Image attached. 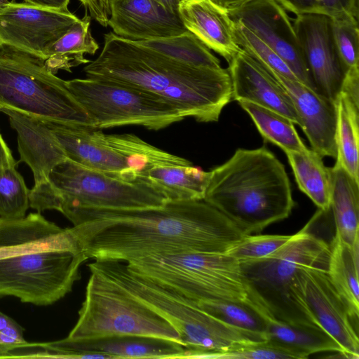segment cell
I'll return each mask as SVG.
<instances>
[{
    "instance_id": "6da1fadb",
    "label": "cell",
    "mask_w": 359,
    "mask_h": 359,
    "mask_svg": "<svg viewBox=\"0 0 359 359\" xmlns=\"http://www.w3.org/2000/svg\"><path fill=\"white\" fill-rule=\"evenodd\" d=\"M66 217L87 259L128 262L154 255L225 253L245 236L204 200L133 209L82 208Z\"/></svg>"
},
{
    "instance_id": "7a4b0ae2",
    "label": "cell",
    "mask_w": 359,
    "mask_h": 359,
    "mask_svg": "<svg viewBox=\"0 0 359 359\" xmlns=\"http://www.w3.org/2000/svg\"><path fill=\"white\" fill-rule=\"evenodd\" d=\"M86 77L134 87L170 102L198 122L218 121L233 100L228 69L189 65L109 32L98 57L84 67Z\"/></svg>"
},
{
    "instance_id": "3957f363",
    "label": "cell",
    "mask_w": 359,
    "mask_h": 359,
    "mask_svg": "<svg viewBox=\"0 0 359 359\" xmlns=\"http://www.w3.org/2000/svg\"><path fill=\"white\" fill-rule=\"evenodd\" d=\"M86 260L69 229L40 212L0 218V297L52 304L72 291Z\"/></svg>"
},
{
    "instance_id": "277c9868",
    "label": "cell",
    "mask_w": 359,
    "mask_h": 359,
    "mask_svg": "<svg viewBox=\"0 0 359 359\" xmlns=\"http://www.w3.org/2000/svg\"><path fill=\"white\" fill-rule=\"evenodd\" d=\"M203 200L245 235L287 218L295 204L284 165L264 147L238 149L210 170Z\"/></svg>"
},
{
    "instance_id": "5b68a950",
    "label": "cell",
    "mask_w": 359,
    "mask_h": 359,
    "mask_svg": "<svg viewBox=\"0 0 359 359\" xmlns=\"http://www.w3.org/2000/svg\"><path fill=\"white\" fill-rule=\"evenodd\" d=\"M311 224V219L271 254L239 262L248 299L252 304L278 320L320 327L296 285L297 274L302 269H327L330 243L309 231Z\"/></svg>"
},
{
    "instance_id": "8992f818",
    "label": "cell",
    "mask_w": 359,
    "mask_h": 359,
    "mask_svg": "<svg viewBox=\"0 0 359 359\" xmlns=\"http://www.w3.org/2000/svg\"><path fill=\"white\" fill-rule=\"evenodd\" d=\"M88 267L166 319L180 335L186 349L184 358H198L204 353L265 341L260 336L211 315L196 302L133 273L124 262L95 260Z\"/></svg>"
},
{
    "instance_id": "52a82bcc",
    "label": "cell",
    "mask_w": 359,
    "mask_h": 359,
    "mask_svg": "<svg viewBox=\"0 0 359 359\" xmlns=\"http://www.w3.org/2000/svg\"><path fill=\"white\" fill-rule=\"evenodd\" d=\"M166 201L148 184L126 181L69 159L57 165L46 182L29 190V207L38 212L55 210L65 217L82 208H142Z\"/></svg>"
},
{
    "instance_id": "ba28073f",
    "label": "cell",
    "mask_w": 359,
    "mask_h": 359,
    "mask_svg": "<svg viewBox=\"0 0 359 359\" xmlns=\"http://www.w3.org/2000/svg\"><path fill=\"white\" fill-rule=\"evenodd\" d=\"M4 109L95 128L66 81L55 76L44 60L0 46V112Z\"/></svg>"
},
{
    "instance_id": "9c48e42d",
    "label": "cell",
    "mask_w": 359,
    "mask_h": 359,
    "mask_svg": "<svg viewBox=\"0 0 359 359\" xmlns=\"http://www.w3.org/2000/svg\"><path fill=\"white\" fill-rule=\"evenodd\" d=\"M126 264L133 273L196 302L248 300L240 262L226 253L154 255Z\"/></svg>"
},
{
    "instance_id": "30bf717a",
    "label": "cell",
    "mask_w": 359,
    "mask_h": 359,
    "mask_svg": "<svg viewBox=\"0 0 359 359\" xmlns=\"http://www.w3.org/2000/svg\"><path fill=\"white\" fill-rule=\"evenodd\" d=\"M90 271L78 320L67 338L130 334L181 344L179 332L163 316L103 275L93 269Z\"/></svg>"
},
{
    "instance_id": "8fae6325",
    "label": "cell",
    "mask_w": 359,
    "mask_h": 359,
    "mask_svg": "<svg viewBox=\"0 0 359 359\" xmlns=\"http://www.w3.org/2000/svg\"><path fill=\"white\" fill-rule=\"evenodd\" d=\"M66 83L95 127L100 130L135 125L158 130L187 117L165 100L129 86L88 77Z\"/></svg>"
},
{
    "instance_id": "7c38bea8",
    "label": "cell",
    "mask_w": 359,
    "mask_h": 359,
    "mask_svg": "<svg viewBox=\"0 0 359 359\" xmlns=\"http://www.w3.org/2000/svg\"><path fill=\"white\" fill-rule=\"evenodd\" d=\"M79 20L69 10L9 2L0 7V46L45 60L48 48Z\"/></svg>"
},
{
    "instance_id": "4fadbf2b",
    "label": "cell",
    "mask_w": 359,
    "mask_h": 359,
    "mask_svg": "<svg viewBox=\"0 0 359 359\" xmlns=\"http://www.w3.org/2000/svg\"><path fill=\"white\" fill-rule=\"evenodd\" d=\"M231 19L255 33L288 65L297 79L318 92L304 60L293 25L276 0H250L227 10Z\"/></svg>"
},
{
    "instance_id": "5bb4252c",
    "label": "cell",
    "mask_w": 359,
    "mask_h": 359,
    "mask_svg": "<svg viewBox=\"0 0 359 359\" xmlns=\"http://www.w3.org/2000/svg\"><path fill=\"white\" fill-rule=\"evenodd\" d=\"M43 358H184L180 342L163 338L116 334L41 343Z\"/></svg>"
},
{
    "instance_id": "9a60e30c",
    "label": "cell",
    "mask_w": 359,
    "mask_h": 359,
    "mask_svg": "<svg viewBox=\"0 0 359 359\" xmlns=\"http://www.w3.org/2000/svg\"><path fill=\"white\" fill-rule=\"evenodd\" d=\"M327 269L304 268L297 274L296 285L319 326L340 346L348 358H359V339L348 305L337 291Z\"/></svg>"
},
{
    "instance_id": "2e32d148",
    "label": "cell",
    "mask_w": 359,
    "mask_h": 359,
    "mask_svg": "<svg viewBox=\"0 0 359 359\" xmlns=\"http://www.w3.org/2000/svg\"><path fill=\"white\" fill-rule=\"evenodd\" d=\"M292 25L317 90L335 102L346 70L334 43L330 18L319 14L297 15Z\"/></svg>"
},
{
    "instance_id": "e0dca14e",
    "label": "cell",
    "mask_w": 359,
    "mask_h": 359,
    "mask_svg": "<svg viewBox=\"0 0 359 359\" xmlns=\"http://www.w3.org/2000/svg\"><path fill=\"white\" fill-rule=\"evenodd\" d=\"M264 68L290 95L300 118V127L306 135L311 149L322 157L336 158L337 113L334 102L299 81Z\"/></svg>"
},
{
    "instance_id": "ac0fdd59",
    "label": "cell",
    "mask_w": 359,
    "mask_h": 359,
    "mask_svg": "<svg viewBox=\"0 0 359 359\" xmlns=\"http://www.w3.org/2000/svg\"><path fill=\"white\" fill-rule=\"evenodd\" d=\"M108 26L131 41L166 38L188 30L179 14L154 0H110Z\"/></svg>"
},
{
    "instance_id": "d6986e66",
    "label": "cell",
    "mask_w": 359,
    "mask_h": 359,
    "mask_svg": "<svg viewBox=\"0 0 359 359\" xmlns=\"http://www.w3.org/2000/svg\"><path fill=\"white\" fill-rule=\"evenodd\" d=\"M233 100L270 109L301 126L292 100L285 88L255 59L242 48L229 62Z\"/></svg>"
},
{
    "instance_id": "ffe728a7",
    "label": "cell",
    "mask_w": 359,
    "mask_h": 359,
    "mask_svg": "<svg viewBox=\"0 0 359 359\" xmlns=\"http://www.w3.org/2000/svg\"><path fill=\"white\" fill-rule=\"evenodd\" d=\"M1 112L17 133L20 160L31 168L34 185L46 182L53 169L67 159L54 133L43 119L11 109Z\"/></svg>"
},
{
    "instance_id": "44dd1931",
    "label": "cell",
    "mask_w": 359,
    "mask_h": 359,
    "mask_svg": "<svg viewBox=\"0 0 359 359\" xmlns=\"http://www.w3.org/2000/svg\"><path fill=\"white\" fill-rule=\"evenodd\" d=\"M43 121L54 133L67 159L122 179L128 168L126 158L97 137L96 128L49 120Z\"/></svg>"
},
{
    "instance_id": "7402d4cb",
    "label": "cell",
    "mask_w": 359,
    "mask_h": 359,
    "mask_svg": "<svg viewBox=\"0 0 359 359\" xmlns=\"http://www.w3.org/2000/svg\"><path fill=\"white\" fill-rule=\"evenodd\" d=\"M179 16L188 31L229 63L241 49L233 34L228 11L211 0H184Z\"/></svg>"
},
{
    "instance_id": "603a6c76",
    "label": "cell",
    "mask_w": 359,
    "mask_h": 359,
    "mask_svg": "<svg viewBox=\"0 0 359 359\" xmlns=\"http://www.w3.org/2000/svg\"><path fill=\"white\" fill-rule=\"evenodd\" d=\"M210 176V171L194 167L177 156L137 172L134 181L151 186L167 201L203 200Z\"/></svg>"
},
{
    "instance_id": "cb8c5ba5",
    "label": "cell",
    "mask_w": 359,
    "mask_h": 359,
    "mask_svg": "<svg viewBox=\"0 0 359 359\" xmlns=\"http://www.w3.org/2000/svg\"><path fill=\"white\" fill-rule=\"evenodd\" d=\"M252 308L265 320L267 341L292 353L296 359L307 358L320 352L344 353L339 344L320 327L287 323L273 318L257 306Z\"/></svg>"
},
{
    "instance_id": "d4e9b609",
    "label": "cell",
    "mask_w": 359,
    "mask_h": 359,
    "mask_svg": "<svg viewBox=\"0 0 359 359\" xmlns=\"http://www.w3.org/2000/svg\"><path fill=\"white\" fill-rule=\"evenodd\" d=\"M330 170V209L335 233L343 242L353 246L359 240V182L337 159Z\"/></svg>"
},
{
    "instance_id": "484cf974",
    "label": "cell",
    "mask_w": 359,
    "mask_h": 359,
    "mask_svg": "<svg viewBox=\"0 0 359 359\" xmlns=\"http://www.w3.org/2000/svg\"><path fill=\"white\" fill-rule=\"evenodd\" d=\"M327 275L353 316L359 314V240L353 246L335 235L330 243Z\"/></svg>"
},
{
    "instance_id": "4316f807",
    "label": "cell",
    "mask_w": 359,
    "mask_h": 359,
    "mask_svg": "<svg viewBox=\"0 0 359 359\" xmlns=\"http://www.w3.org/2000/svg\"><path fill=\"white\" fill-rule=\"evenodd\" d=\"M90 20L86 13L48 48L44 61L53 73L60 69L71 72L72 67L90 62L84 55H94L99 48L90 32Z\"/></svg>"
},
{
    "instance_id": "83f0119b",
    "label": "cell",
    "mask_w": 359,
    "mask_h": 359,
    "mask_svg": "<svg viewBox=\"0 0 359 359\" xmlns=\"http://www.w3.org/2000/svg\"><path fill=\"white\" fill-rule=\"evenodd\" d=\"M299 189L320 210L330 209L331 179L330 168L323 157L313 149L285 151Z\"/></svg>"
},
{
    "instance_id": "f1b7e54d",
    "label": "cell",
    "mask_w": 359,
    "mask_h": 359,
    "mask_svg": "<svg viewBox=\"0 0 359 359\" xmlns=\"http://www.w3.org/2000/svg\"><path fill=\"white\" fill-rule=\"evenodd\" d=\"M334 103L337 113L336 159L359 182V102L340 91Z\"/></svg>"
},
{
    "instance_id": "f546056e",
    "label": "cell",
    "mask_w": 359,
    "mask_h": 359,
    "mask_svg": "<svg viewBox=\"0 0 359 359\" xmlns=\"http://www.w3.org/2000/svg\"><path fill=\"white\" fill-rule=\"evenodd\" d=\"M249 114L262 136L285 151H304L308 148L302 141L294 123L270 109L247 101H238Z\"/></svg>"
},
{
    "instance_id": "4dcf8cb0",
    "label": "cell",
    "mask_w": 359,
    "mask_h": 359,
    "mask_svg": "<svg viewBox=\"0 0 359 359\" xmlns=\"http://www.w3.org/2000/svg\"><path fill=\"white\" fill-rule=\"evenodd\" d=\"M179 62L196 67L220 68V62L194 34L135 41Z\"/></svg>"
},
{
    "instance_id": "1f68e13d",
    "label": "cell",
    "mask_w": 359,
    "mask_h": 359,
    "mask_svg": "<svg viewBox=\"0 0 359 359\" xmlns=\"http://www.w3.org/2000/svg\"><path fill=\"white\" fill-rule=\"evenodd\" d=\"M196 303L203 310L225 323L260 336L267 341L265 320L247 304L226 300Z\"/></svg>"
},
{
    "instance_id": "d6a6232c",
    "label": "cell",
    "mask_w": 359,
    "mask_h": 359,
    "mask_svg": "<svg viewBox=\"0 0 359 359\" xmlns=\"http://www.w3.org/2000/svg\"><path fill=\"white\" fill-rule=\"evenodd\" d=\"M15 167L0 172V218L23 217L29 207V190Z\"/></svg>"
},
{
    "instance_id": "836d02e7",
    "label": "cell",
    "mask_w": 359,
    "mask_h": 359,
    "mask_svg": "<svg viewBox=\"0 0 359 359\" xmlns=\"http://www.w3.org/2000/svg\"><path fill=\"white\" fill-rule=\"evenodd\" d=\"M233 22L234 38L241 48L264 67L299 81L285 62L272 48L248 27L238 22Z\"/></svg>"
},
{
    "instance_id": "e575fe53",
    "label": "cell",
    "mask_w": 359,
    "mask_h": 359,
    "mask_svg": "<svg viewBox=\"0 0 359 359\" xmlns=\"http://www.w3.org/2000/svg\"><path fill=\"white\" fill-rule=\"evenodd\" d=\"M330 19L334 43L346 72L359 65L358 18L346 14Z\"/></svg>"
},
{
    "instance_id": "d590c367",
    "label": "cell",
    "mask_w": 359,
    "mask_h": 359,
    "mask_svg": "<svg viewBox=\"0 0 359 359\" xmlns=\"http://www.w3.org/2000/svg\"><path fill=\"white\" fill-rule=\"evenodd\" d=\"M294 15L319 14L337 17L351 15L358 18L359 0H276Z\"/></svg>"
},
{
    "instance_id": "8d00e7d4",
    "label": "cell",
    "mask_w": 359,
    "mask_h": 359,
    "mask_svg": "<svg viewBox=\"0 0 359 359\" xmlns=\"http://www.w3.org/2000/svg\"><path fill=\"white\" fill-rule=\"evenodd\" d=\"M292 235H245L225 253L239 262L264 257L283 246Z\"/></svg>"
},
{
    "instance_id": "74e56055",
    "label": "cell",
    "mask_w": 359,
    "mask_h": 359,
    "mask_svg": "<svg viewBox=\"0 0 359 359\" xmlns=\"http://www.w3.org/2000/svg\"><path fill=\"white\" fill-rule=\"evenodd\" d=\"M91 18L103 27L108 26L110 15V0H79Z\"/></svg>"
},
{
    "instance_id": "f35d334b",
    "label": "cell",
    "mask_w": 359,
    "mask_h": 359,
    "mask_svg": "<svg viewBox=\"0 0 359 359\" xmlns=\"http://www.w3.org/2000/svg\"><path fill=\"white\" fill-rule=\"evenodd\" d=\"M27 342L13 338L9 332L8 325L5 329L0 330V358H6L9 351Z\"/></svg>"
},
{
    "instance_id": "ab89813d",
    "label": "cell",
    "mask_w": 359,
    "mask_h": 359,
    "mask_svg": "<svg viewBox=\"0 0 359 359\" xmlns=\"http://www.w3.org/2000/svg\"><path fill=\"white\" fill-rule=\"evenodd\" d=\"M12 153L0 133V172L6 168L16 166Z\"/></svg>"
},
{
    "instance_id": "60d3db41",
    "label": "cell",
    "mask_w": 359,
    "mask_h": 359,
    "mask_svg": "<svg viewBox=\"0 0 359 359\" xmlns=\"http://www.w3.org/2000/svg\"><path fill=\"white\" fill-rule=\"evenodd\" d=\"M25 2L46 8L66 11L69 0H24Z\"/></svg>"
},
{
    "instance_id": "b9f144b4",
    "label": "cell",
    "mask_w": 359,
    "mask_h": 359,
    "mask_svg": "<svg viewBox=\"0 0 359 359\" xmlns=\"http://www.w3.org/2000/svg\"><path fill=\"white\" fill-rule=\"evenodd\" d=\"M222 8L231 10L237 8L250 0H211Z\"/></svg>"
},
{
    "instance_id": "7bdbcfd3",
    "label": "cell",
    "mask_w": 359,
    "mask_h": 359,
    "mask_svg": "<svg viewBox=\"0 0 359 359\" xmlns=\"http://www.w3.org/2000/svg\"><path fill=\"white\" fill-rule=\"evenodd\" d=\"M162 5L167 10L178 13V8L180 5L179 0H154Z\"/></svg>"
},
{
    "instance_id": "ee69618b",
    "label": "cell",
    "mask_w": 359,
    "mask_h": 359,
    "mask_svg": "<svg viewBox=\"0 0 359 359\" xmlns=\"http://www.w3.org/2000/svg\"><path fill=\"white\" fill-rule=\"evenodd\" d=\"M13 320L9 316L0 312V330L5 329Z\"/></svg>"
},
{
    "instance_id": "f6af8a7d",
    "label": "cell",
    "mask_w": 359,
    "mask_h": 359,
    "mask_svg": "<svg viewBox=\"0 0 359 359\" xmlns=\"http://www.w3.org/2000/svg\"><path fill=\"white\" fill-rule=\"evenodd\" d=\"M9 3L8 0H0V7Z\"/></svg>"
},
{
    "instance_id": "bcb514c9",
    "label": "cell",
    "mask_w": 359,
    "mask_h": 359,
    "mask_svg": "<svg viewBox=\"0 0 359 359\" xmlns=\"http://www.w3.org/2000/svg\"><path fill=\"white\" fill-rule=\"evenodd\" d=\"M184 1V0H179L180 3L181 1Z\"/></svg>"
}]
</instances>
